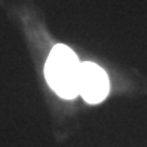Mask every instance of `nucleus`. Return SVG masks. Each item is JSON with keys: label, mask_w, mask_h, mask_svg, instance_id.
<instances>
[{"label": "nucleus", "mask_w": 147, "mask_h": 147, "mask_svg": "<svg viewBox=\"0 0 147 147\" xmlns=\"http://www.w3.org/2000/svg\"><path fill=\"white\" fill-rule=\"evenodd\" d=\"M109 78L100 65L91 61L80 63L78 90L89 104H100L109 94Z\"/></svg>", "instance_id": "nucleus-2"}, {"label": "nucleus", "mask_w": 147, "mask_h": 147, "mask_svg": "<svg viewBox=\"0 0 147 147\" xmlns=\"http://www.w3.org/2000/svg\"><path fill=\"white\" fill-rule=\"evenodd\" d=\"M79 71L80 61L71 48L64 44H57L52 48L44 74L48 84L59 97L74 100L79 95Z\"/></svg>", "instance_id": "nucleus-1"}]
</instances>
